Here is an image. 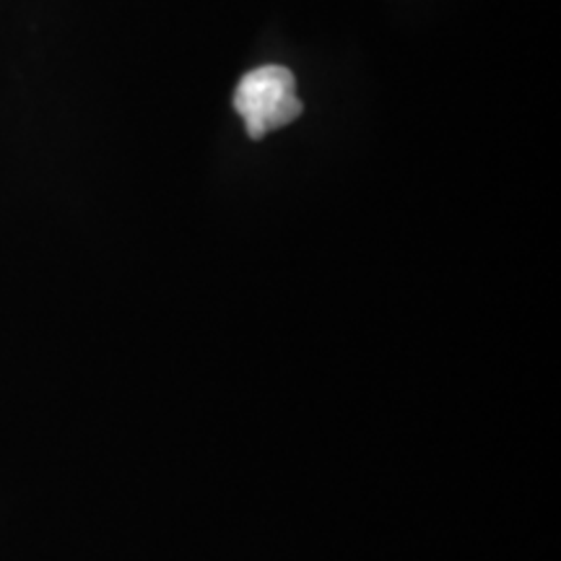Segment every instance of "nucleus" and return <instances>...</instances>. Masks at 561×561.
I'll return each mask as SVG.
<instances>
[{"label": "nucleus", "mask_w": 561, "mask_h": 561, "mask_svg": "<svg viewBox=\"0 0 561 561\" xmlns=\"http://www.w3.org/2000/svg\"><path fill=\"white\" fill-rule=\"evenodd\" d=\"M234 110L240 112L250 138L284 128L301 115L297 83L289 68L263 66L250 70L234 91Z\"/></svg>", "instance_id": "obj_1"}]
</instances>
